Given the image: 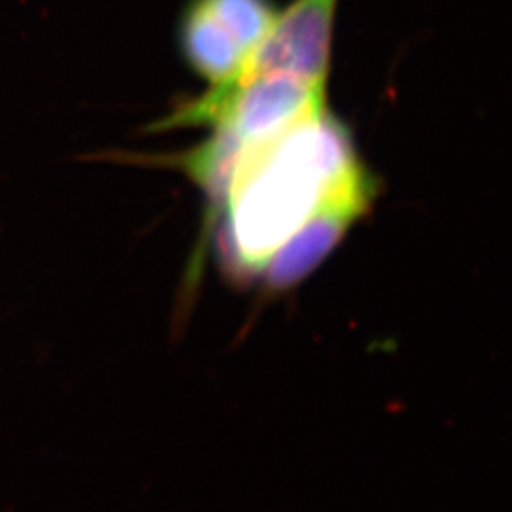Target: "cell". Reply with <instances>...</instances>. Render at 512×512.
<instances>
[{"mask_svg": "<svg viewBox=\"0 0 512 512\" xmlns=\"http://www.w3.org/2000/svg\"><path fill=\"white\" fill-rule=\"evenodd\" d=\"M213 16L238 40L251 59L260 42L274 27V6L270 0H203Z\"/></svg>", "mask_w": 512, "mask_h": 512, "instance_id": "6", "label": "cell"}, {"mask_svg": "<svg viewBox=\"0 0 512 512\" xmlns=\"http://www.w3.org/2000/svg\"><path fill=\"white\" fill-rule=\"evenodd\" d=\"M378 194V179L368 171L357 183L334 196L272 258L262 281L272 291H285L315 270L340 243L355 220L365 217Z\"/></svg>", "mask_w": 512, "mask_h": 512, "instance_id": "4", "label": "cell"}, {"mask_svg": "<svg viewBox=\"0 0 512 512\" xmlns=\"http://www.w3.org/2000/svg\"><path fill=\"white\" fill-rule=\"evenodd\" d=\"M181 50L188 65L213 88L238 86L249 57L203 0H192L181 21Z\"/></svg>", "mask_w": 512, "mask_h": 512, "instance_id": "5", "label": "cell"}, {"mask_svg": "<svg viewBox=\"0 0 512 512\" xmlns=\"http://www.w3.org/2000/svg\"><path fill=\"white\" fill-rule=\"evenodd\" d=\"M325 86L289 73L241 78L217 128H228L245 145L268 141L319 110L327 109Z\"/></svg>", "mask_w": 512, "mask_h": 512, "instance_id": "2", "label": "cell"}, {"mask_svg": "<svg viewBox=\"0 0 512 512\" xmlns=\"http://www.w3.org/2000/svg\"><path fill=\"white\" fill-rule=\"evenodd\" d=\"M338 0H294L251 55L245 76L289 73L325 86Z\"/></svg>", "mask_w": 512, "mask_h": 512, "instance_id": "3", "label": "cell"}, {"mask_svg": "<svg viewBox=\"0 0 512 512\" xmlns=\"http://www.w3.org/2000/svg\"><path fill=\"white\" fill-rule=\"evenodd\" d=\"M368 171L348 126L329 107L245 145L217 213L224 270L238 283L262 281L277 251Z\"/></svg>", "mask_w": 512, "mask_h": 512, "instance_id": "1", "label": "cell"}]
</instances>
